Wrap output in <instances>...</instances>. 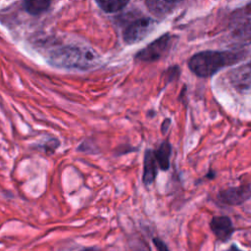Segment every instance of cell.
I'll return each instance as SVG.
<instances>
[{
    "label": "cell",
    "instance_id": "cell-13",
    "mask_svg": "<svg viewBox=\"0 0 251 251\" xmlns=\"http://www.w3.org/2000/svg\"><path fill=\"white\" fill-rule=\"evenodd\" d=\"M95 3L103 12L107 14H114L122 11L128 4V1L110 0V1H95Z\"/></svg>",
    "mask_w": 251,
    "mask_h": 251
},
{
    "label": "cell",
    "instance_id": "cell-4",
    "mask_svg": "<svg viewBox=\"0 0 251 251\" xmlns=\"http://www.w3.org/2000/svg\"><path fill=\"white\" fill-rule=\"evenodd\" d=\"M173 37L174 36H172L171 33H165L161 35L160 37L146 45L143 49L139 50L135 54L134 59L136 61L147 63H152L161 60L171 50L174 41Z\"/></svg>",
    "mask_w": 251,
    "mask_h": 251
},
{
    "label": "cell",
    "instance_id": "cell-11",
    "mask_svg": "<svg viewBox=\"0 0 251 251\" xmlns=\"http://www.w3.org/2000/svg\"><path fill=\"white\" fill-rule=\"evenodd\" d=\"M158 168L162 171H168L170 168V158L172 155V145L169 141H163L160 146L153 151Z\"/></svg>",
    "mask_w": 251,
    "mask_h": 251
},
{
    "label": "cell",
    "instance_id": "cell-8",
    "mask_svg": "<svg viewBox=\"0 0 251 251\" xmlns=\"http://www.w3.org/2000/svg\"><path fill=\"white\" fill-rule=\"evenodd\" d=\"M251 70L250 63H246L234 70L229 74V82L238 91H248L250 88Z\"/></svg>",
    "mask_w": 251,
    "mask_h": 251
},
{
    "label": "cell",
    "instance_id": "cell-7",
    "mask_svg": "<svg viewBox=\"0 0 251 251\" xmlns=\"http://www.w3.org/2000/svg\"><path fill=\"white\" fill-rule=\"evenodd\" d=\"M210 228L218 240L226 242L234 232V226L227 216L213 217L210 222Z\"/></svg>",
    "mask_w": 251,
    "mask_h": 251
},
{
    "label": "cell",
    "instance_id": "cell-9",
    "mask_svg": "<svg viewBox=\"0 0 251 251\" xmlns=\"http://www.w3.org/2000/svg\"><path fill=\"white\" fill-rule=\"evenodd\" d=\"M158 175V165L154 157V153L151 149H146L143 159V174L142 182L145 185H149L154 182Z\"/></svg>",
    "mask_w": 251,
    "mask_h": 251
},
{
    "label": "cell",
    "instance_id": "cell-10",
    "mask_svg": "<svg viewBox=\"0 0 251 251\" xmlns=\"http://www.w3.org/2000/svg\"><path fill=\"white\" fill-rule=\"evenodd\" d=\"M145 6L149 12L159 18H163L171 14L177 5L180 4L179 1H153L148 0L144 2Z\"/></svg>",
    "mask_w": 251,
    "mask_h": 251
},
{
    "label": "cell",
    "instance_id": "cell-15",
    "mask_svg": "<svg viewBox=\"0 0 251 251\" xmlns=\"http://www.w3.org/2000/svg\"><path fill=\"white\" fill-rule=\"evenodd\" d=\"M59 145H60V142L57 138H51L45 142V144L43 145V148L47 153L50 154V153H53Z\"/></svg>",
    "mask_w": 251,
    "mask_h": 251
},
{
    "label": "cell",
    "instance_id": "cell-16",
    "mask_svg": "<svg viewBox=\"0 0 251 251\" xmlns=\"http://www.w3.org/2000/svg\"><path fill=\"white\" fill-rule=\"evenodd\" d=\"M153 243L156 247L157 251H170L168 246L165 244V242H163L160 238H153Z\"/></svg>",
    "mask_w": 251,
    "mask_h": 251
},
{
    "label": "cell",
    "instance_id": "cell-1",
    "mask_svg": "<svg viewBox=\"0 0 251 251\" xmlns=\"http://www.w3.org/2000/svg\"><path fill=\"white\" fill-rule=\"evenodd\" d=\"M246 58L244 51L204 50L193 54L187 61L189 70L199 77H210L220 70L233 66Z\"/></svg>",
    "mask_w": 251,
    "mask_h": 251
},
{
    "label": "cell",
    "instance_id": "cell-3",
    "mask_svg": "<svg viewBox=\"0 0 251 251\" xmlns=\"http://www.w3.org/2000/svg\"><path fill=\"white\" fill-rule=\"evenodd\" d=\"M157 22L146 16L136 17L128 22L123 29V39L127 45L135 44L147 37L155 28Z\"/></svg>",
    "mask_w": 251,
    "mask_h": 251
},
{
    "label": "cell",
    "instance_id": "cell-12",
    "mask_svg": "<svg viewBox=\"0 0 251 251\" xmlns=\"http://www.w3.org/2000/svg\"><path fill=\"white\" fill-rule=\"evenodd\" d=\"M51 5V1L47 0H30L23 2L25 11L31 16H38L46 12Z\"/></svg>",
    "mask_w": 251,
    "mask_h": 251
},
{
    "label": "cell",
    "instance_id": "cell-2",
    "mask_svg": "<svg viewBox=\"0 0 251 251\" xmlns=\"http://www.w3.org/2000/svg\"><path fill=\"white\" fill-rule=\"evenodd\" d=\"M48 63L59 69L86 71L99 63L98 54L89 47L66 45L49 53Z\"/></svg>",
    "mask_w": 251,
    "mask_h": 251
},
{
    "label": "cell",
    "instance_id": "cell-17",
    "mask_svg": "<svg viewBox=\"0 0 251 251\" xmlns=\"http://www.w3.org/2000/svg\"><path fill=\"white\" fill-rule=\"evenodd\" d=\"M171 124H172V120H171L170 118H167V119H165V120L163 121V123H162V125H161V131H162L163 134H166V133H167V131H168V129H169Z\"/></svg>",
    "mask_w": 251,
    "mask_h": 251
},
{
    "label": "cell",
    "instance_id": "cell-14",
    "mask_svg": "<svg viewBox=\"0 0 251 251\" xmlns=\"http://www.w3.org/2000/svg\"><path fill=\"white\" fill-rule=\"evenodd\" d=\"M180 75V70L178 68V66H173L170 67L169 69H167L164 72V75H165V85L168 84L169 82H172L173 80H176Z\"/></svg>",
    "mask_w": 251,
    "mask_h": 251
},
{
    "label": "cell",
    "instance_id": "cell-6",
    "mask_svg": "<svg viewBox=\"0 0 251 251\" xmlns=\"http://www.w3.org/2000/svg\"><path fill=\"white\" fill-rule=\"evenodd\" d=\"M251 196L250 183L241 184L235 187H229L224 190H221L218 193V199L220 202L228 205V206H237L243 204L245 201L249 200Z\"/></svg>",
    "mask_w": 251,
    "mask_h": 251
},
{
    "label": "cell",
    "instance_id": "cell-5",
    "mask_svg": "<svg viewBox=\"0 0 251 251\" xmlns=\"http://www.w3.org/2000/svg\"><path fill=\"white\" fill-rule=\"evenodd\" d=\"M250 4L233 12L230 17L229 28L234 36L247 40L250 38Z\"/></svg>",
    "mask_w": 251,
    "mask_h": 251
}]
</instances>
